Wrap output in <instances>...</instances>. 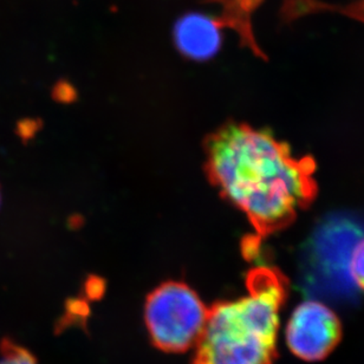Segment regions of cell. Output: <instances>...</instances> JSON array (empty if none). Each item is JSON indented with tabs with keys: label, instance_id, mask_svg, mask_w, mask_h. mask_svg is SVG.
Here are the masks:
<instances>
[{
	"label": "cell",
	"instance_id": "2",
	"mask_svg": "<svg viewBox=\"0 0 364 364\" xmlns=\"http://www.w3.org/2000/svg\"><path fill=\"white\" fill-rule=\"evenodd\" d=\"M246 287L245 297L208 309L193 364H273L289 282L276 267H258L247 273Z\"/></svg>",
	"mask_w": 364,
	"mask_h": 364
},
{
	"label": "cell",
	"instance_id": "6",
	"mask_svg": "<svg viewBox=\"0 0 364 364\" xmlns=\"http://www.w3.org/2000/svg\"><path fill=\"white\" fill-rule=\"evenodd\" d=\"M176 46L191 60H210L220 49L221 21L206 14H193L176 24Z\"/></svg>",
	"mask_w": 364,
	"mask_h": 364
},
{
	"label": "cell",
	"instance_id": "5",
	"mask_svg": "<svg viewBox=\"0 0 364 364\" xmlns=\"http://www.w3.org/2000/svg\"><path fill=\"white\" fill-rule=\"evenodd\" d=\"M342 336L336 314L318 301L298 305L287 328L291 351L304 361H321L335 349Z\"/></svg>",
	"mask_w": 364,
	"mask_h": 364
},
{
	"label": "cell",
	"instance_id": "10",
	"mask_svg": "<svg viewBox=\"0 0 364 364\" xmlns=\"http://www.w3.org/2000/svg\"><path fill=\"white\" fill-rule=\"evenodd\" d=\"M0 200H1V198H0Z\"/></svg>",
	"mask_w": 364,
	"mask_h": 364
},
{
	"label": "cell",
	"instance_id": "4",
	"mask_svg": "<svg viewBox=\"0 0 364 364\" xmlns=\"http://www.w3.org/2000/svg\"><path fill=\"white\" fill-rule=\"evenodd\" d=\"M208 317V308L192 287L167 282L148 296L144 323L155 347L165 353L194 349Z\"/></svg>",
	"mask_w": 364,
	"mask_h": 364
},
{
	"label": "cell",
	"instance_id": "9",
	"mask_svg": "<svg viewBox=\"0 0 364 364\" xmlns=\"http://www.w3.org/2000/svg\"><path fill=\"white\" fill-rule=\"evenodd\" d=\"M330 9H338L342 14H347L349 17L364 21V0H355L346 6L330 7Z\"/></svg>",
	"mask_w": 364,
	"mask_h": 364
},
{
	"label": "cell",
	"instance_id": "7",
	"mask_svg": "<svg viewBox=\"0 0 364 364\" xmlns=\"http://www.w3.org/2000/svg\"><path fill=\"white\" fill-rule=\"evenodd\" d=\"M0 364H38L35 356L14 341L3 340L0 344Z\"/></svg>",
	"mask_w": 364,
	"mask_h": 364
},
{
	"label": "cell",
	"instance_id": "3",
	"mask_svg": "<svg viewBox=\"0 0 364 364\" xmlns=\"http://www.w3.org/2000/svg\"><path fill=\"white\" fill-rule=\"evenodd\" d=\"M363 235L362 225L350 218L341 215L322 223L305 249L303 279L306 291L331 301H353L356 285L349 264L353 249Z\"/></svg>",
	"mask_w": 364,
	"mask_h": 364
},
{
	"label": "cell",
	"instance_id": "8",
	"mask_svg": "<svg viewBox=\"0 0 364 364\" xmlns=\"http://www.w3.org/2000/svg\"><path fill=\"white\" fill-rule=\"evenodd\" d=\"M349 271L355 285L364 291V235L353 249Z\"/></svg>",
	"mask_w": 364,
	"mask_h": 364
},
{
	"label": "cell",
	"instance_id": "1",
	"mask_svg": "<svg viewBox=\"0 0 364 364\" xmlns=\"http://www.w3.org/2000/svg\"><path fill=\"white\" fill-rule=\"evenodd\" d=\"M205 149L210 182L255 230L242 245L247 258L256 256L264 239L289 228L318 194L314 158H296L269 130L228 122L208 136Z\"/></svg>",
	"mask_w": 364,
	"mask_h": 364
}]
</instances>
